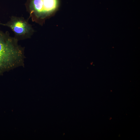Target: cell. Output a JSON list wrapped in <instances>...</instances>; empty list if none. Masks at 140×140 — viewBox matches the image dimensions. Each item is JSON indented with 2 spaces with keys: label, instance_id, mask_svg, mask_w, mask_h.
Segmentation results:
<instances>
[{
  "label": "cell",
  "instance_id": "6da1fadb",
  "mask_svg": "<svg viewBox=\"0 0 140 140\" xmlns=\"http://www.w3.org/2000/svg\"><path fill=\"white\" fill-rule=\"evenodd\" d=\"M18 40L8 31L0 30V76L5 72L23 66L24 49Z\"/></svg>",
  "mask_w": 140,
  "mask_h": 140
},
{
  "label": "cell",
  "instance_id": "7a4b0ae2",
  "mask_svg": "<svg viewBox=\"0 0 140 140\" xmlns=\"http://www.w3.org/2000/svg\"><path fill=\"white\" fill-rule=\"evenodd\" d=\"M58 0H27L26 10L33 22H40L57 9Z\"/></svg>",
  "mask_w": 140,
  "mask_h": 140
},
{
  "label": "cell",
  "instance_id": "3957f363",
  "mask_svg": "<svg viewBox=\"0 0 140 140\" xmlns=\"http://www.w3.org/2000/svg\"><path fill=\"white\" fill-rule=\"evenodd\" d=\"M0 25L7 26L14 32L15 38L18 40L30 38L34 30L28 20L22 17L12 16L5 23L0 22Z\"/></svg>",
  "mask_w": 140,
  "mask_h": 140
}]
</instances>
